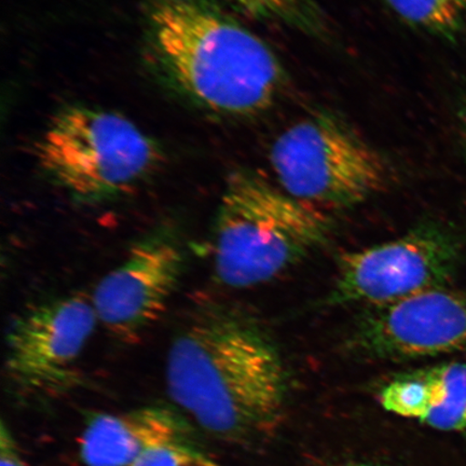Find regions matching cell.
<instances>
[{
  "instance_id": "obj_13",
  "label": "cell",
  "mask_w": 466,
  "mask_h": 466,
  "mask_svg": "<svg viewBox=\"0 0 466 466\" xmlns=\"http://www.w3.org/2000/svg\"><path fill=\"white\" fill-rule=\"evenodd\" d=\"M238 9L258 19L281 23L314 37L328 34L317 0H231Z\"/></svg>"
},
{
  "instance_id": "obj_10",
  "label": "cell",
  "mask_w": 466,
  "mask_h": 466,
  "mask_svg": "<svg viewBox=\"0 0 466 466\" xmlns=\"http://www.w3.org/2000/svg\"><path fill=\"white\" fill-rule=\"evenodd\" d=\"M195 427L182 411L145 406L119 413H96L80 437L86 466H130L158 448L196 446Z\"/></svg>"
},
{
  "instance_id": "obj_12",
  "label": "cell",
  "mask_w": 466,
  "mask_h": 466,
  "mask_svg": "<svg viewBox=\"0 0 466 466\" xmlns=\"http://www.w3.org/2000/svg\"><path fill=\"white\" fill-rule=\"evenodd\" d=\"M408 25L437 36L453 38L466 22V0H386Z\"/></svg>"
},
{
  "instance_id": "obj_2",
  "label": "cell",
  "mask_w": 466,
  "mask_h": 466,
  "mask_svg": "<svg viewBox=\"0 0 466 466\" xmlns=\"http://www.w3.org/2000/svg\"><path fill=\"white\" fill-rule=\"evenodd\" d=\"M148 25L160 66L200 106L249 116L283 95L288 76L275 52L206 0H149Z\"/></svg>"
},
{
  "instance_id": "obj_7",
  "label": "cell",
  "mask_w": 466,
  "mask_h": 466,
  "mask_svg": "<svg viewBox=\"0 0 466 466\" xmlns=\"http://www.w3.org/2000/svg\"><path fill=\"white\" fill-rule=\"evenodd\" d=\"M98 320L91 299L76 294L29 307L5 337V371L17 391L55 395L79 381L78 362Z\"/></svg>"
},
{
  "instance_id": "obj_3",
  "label": "cell",
  "mask_w": 466,
  "mask_h": 466,
  "mask_svg": "<svg viewBox=\"0 0 466 466\" xmlns=\"http://www.w3.org/2000/svg\"><path fill=\"white\" fill-rule=\"evenodd\" d=\"M330 228L325 209L296 199L258 174L235 172L215 218V275L231 289L269 282L322 246Z\"/></svg>"
},
{
  "instance_id": "obj_16",
  "label": "cell",
  "mask_w": 466,
  "mask_h": 466,
  "mask_svg": "<svg viewBox=\"0 0 466 466\" xmlns=\"http://www.w3.org/2000/svg\"><path fill=\"white\" fill-rule=\"evenodd\" d=\"M338 466H387L371 462H349Z\"/></svg>"
},
{
  "instance_id": "obj_5",
  "label": "cell",
  "mask_w": 466,
  "mask_h": 466,
  "mask_svg": "<svg viewBox=\"0 0 466 466\" xmlns=\"http://www.w3.org/2000/svg\"><path fill=\"white\" fill-rule=\"evenodd\" d=\"M270 163L285 192L322 209L357 206L388 179L380 155L329 114L309 116L279 134Z\"/></svg>"
},
{
  "instance_id": "obj_1",
  "label": "cell",
  "mask_w": 466,
  "mask_h": 466,
  "mask_svg": "<svg viewBox=\"0 0 466 466\" xmlns=\"http://www.w3.org/2000/svg\"><path fill=\"white\" fill-rule=\"evenodd\" d=\"M167 392L203 432L246 445L275 432L287 400V370L267 331L248 314L208 300L175 334Z\"/></svg>"
},
{
  "instance_id": "obj_15",
  "label": "cell",
  "mask_w": 466,
  "mask_h": 466,
  "mask_svg": "<svg viewBox=\"0 0 466 466\" xmlns=\"http://www.w3.org/2000/svg\"><path fill=\"white\" fill-rule=\"evenodd\" d=\"M0 466H26L15 437L5 422L0 432Z\"/></svg>"
},
{
  "instance_id": "obj_11",
  "label": "cell",
  "mask_w": 466,
  "mask_h": 466,
  "mask_svg": "<svg viewBox=\"0 0 466 466\" xmlns=\"http://www.w3.org/2000/svg\"><path fill=\"white\" fill-rule=\"evenodd\" d=\"M381 406L396 416L453 432L466 428V364L447 363L401 374L380 393Z\"/></svg>"
},
{
  "instance_id": "obj_6",
  "label": "cell",
  "mask_w": 466,
  "mask_h": 466,
  "mask_svg": "<svg viewBox=\"0 0 466 466\" xmlns=\"http://www.w3.org/2000/svg\"><path fill=\"white\" fill-rule=\"evenodd\" d=\"M459 258V243L450 231L417 226L395 240L342 254L326 302L378 308L446 289Z\"/></svg>"
},
{
  "instance_id": "obj_9",
  "label": "cell",
  "mask_w": 466,
  "mask_h": 466,
  "mask_svg": "<svg viewBox=\"0 0 466 466\" xmlns=\"http://www.w3.org/2000/svg\"><path fill=\"white\" fill-rule=\"evenodd\" d=\"M348 347L360 357L404 360L466 350V291H427L396 304L371 308Z\"/></svg>"
},
{
  "instance_id": "obj_8",
  "label": "cell",
  "mask_w": 466,
  "mask_h": 466,
  "mask_svg": "<svg viewBox=\"0 0 466 466\" xmlns=\"http://www.w3.org/2000/svg\"><path fill=\"white\" fill-rule=\"evenodd\" d=\"M184 267L185 249L173 226L138 238L93 291L98 324L121 342H137L165 313Z\"/></svg>"
},
{
  "instance_id": "obj_14",
  "label": "cell",
  "mask_w": 466,
  "mask_h": 466,
  "mask_svg": "<svg viewBox=\"0 0 466 466\" xmlns=\"http://www.w3.org/2000/svg\"><path fill=\"white\" fill-rule=\"evenodd\" d=\"M130 466H221L196 446H167L145 454Z\"/></svg>"
},
{
  "instance_id": "obj_17",
  "label": "cell",
  "mask_w": 466,
  "mask_h": 466,
  "mask_svg": "<svg viewBox=\"0 0 466 466\" xmlns=\"http://www.w3.org/2000/svg\"><path fill=\"white\" fill-rule=\"evenodd\" d=\"M462 124H463L464 131H465V134H466V108H465V110L463 112Z\"/></svg>"
},
{
  "instance_id": "obj_4",
  "label": "cell",
  "mask_w": 466,
  "mask_h": 466,
  "mask_svg": "<svg viewBox=\"0 0 466 466\" xmlns=\"http://www.w3.org/2000/svg\"><path fill=\"white\" fill-rule=\"evenodd\" d=\"M157 144L126 116L89 107L63 110L38 143V165L84 203L116 199L138 187L161 161Z\"/></svg>"
}]
</instances>
